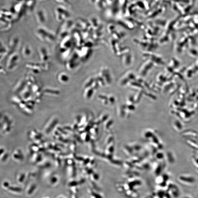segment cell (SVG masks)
Segmentation results:
<instances>
[{
  "mask_svg": "<svg viewBox=\"0 0 198 198\" xmlns=\"http://www.w3.org/2000/svg\"><path fill=\"white\" fill-rule=\"evenodd\" d=\"M191 198L190 197H189V196H186L184 198Z\"/></svg>",
  "mask_w": 198,
  "mask_h": 198,
  "instance_id": "obj_2",
  "label": "cell"
},
{
  "mask_svg": "<svg viewBox=\"0 0 198 198\" xmlns=\"http://www.w3.org/2000/svg\"><path fill=\"white\" fill-rule=\"evenodd\" d=\"M179 180L181 182L187 183V184H192L195 182L194 177L189 176H182L179 177Z\"/></svg>",
  "mask_w": 198,
  "mask_h": 198,
  "instance_id": "obj_1",
  "label": "cell"
}]
</instances>
